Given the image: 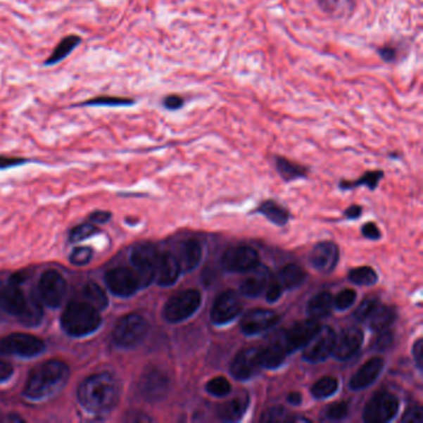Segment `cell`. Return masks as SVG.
<instances>
[{
	"label": "cell",
	"instance_id": "f1b7e54d",
	"mask_svg": "<svg viewBox=\"0 0 423 423\" xmlns=\"http://www.w3.org/2000/svg\"><path fill=\"white\" fill-rule=\"evenodd\" d=\"M305 272L303 268L294 263H289L287 266L281 268L278 272L277 283L284 289H294L299 287L305 281Z\"/></svg>",
	"mask_w": 423,
	"mask_h": 423
},
{
	"label": "cell",
	"instance_id": "9f6ffc18",
	"mask_svg": "<svg viewBox=\"0 0 423 423\" xmlns=\"http://www.w3.org/2000/svg\"><path fill=\"white\" fill-rule=\"evenodd\" d=\"M361 213H362L361 206H359V205H351V206H349L348 209L345 210L344 215L346 219L356 220L360 217Z\"/></svg>",
	"mask_w": 423,
	"mask_h": 423
},
{
	"label": "cell",
	"instance_id": "e575fe53",
	"mask_svg": "<svg viewBox=\"0 0 423 423\" xmlns=\"http://www.w3.org/2000/svg\"><path fill=\"white\" fill-rule=\"evenodd\" d=\"M136 103V101L126 97L117 96H99L94 99H87L80 106H92V107H130Z\"/></svg>",
	"mask_w": 423,
	"mask_h": 423
},
{
	"label": "cell",
	"instance_id": "b9f144b4",
	"mask_svg": "<svg viewBox=\"0 0 423 423\" xmlns=\"http://www.w3.org/2000/svg\"><path fill=\"white\" fill-rule=\"evenodd\" d=\"M287 419V411H286V408H282V406H273V408H268L266 412H263L261 422H284Z\"/></svg>",
	"mask_w": 423,
	"mask_h": 423
},
{
	"label": "cell",
	"instance_id": "ab89813d",
	"mask_svg": "<svg viewBox=\"0 0 423 423\" xmlns=\"http://www.w3.org/2000/svg\"><path fill=\"white\" fill-rule=\"evenodd\" d=\"M92 257H94V250L91 247L80 246L71 252L70 262L73 266H86L91 262Z\"/></svg>",
	"mask_w": 423,
	"mask_h": 423
},
{
	"label": "cell",
	"instance_id": "e0dca14e",
	"mask_svg": "<svg viewBox=\"0 0 423 423\" xmlns=\"http://www.w3.org/2000/svg\"><path fill=\"white\" fill-rule=\"evenodd\" d=\"M319 328H320V324H319L318 320L310 318L292 325L287 330L282 341L288 354L299 351V349H303L309 340L312 339L314 334L318 332Z\"/></svg>",
	"mask_w": 423,
	"mask_h": 423
},
{
	"label": "cell",
	"instance_id": "4316f807",
	"mask_svg": "<svg viewBox=\"0 0 423 423\" xmlns=\"http://www.w3.org/2000/svg\"><path fill=\"white\" fill-rule=\"evenodd\" d=\"M395 320H396V309L380 303L377 304L375 309L372 310L370 317L366 319V322H369L370 329L377 333L389 329Z\"/></svg>",
	"mask_w": 423,
	"mask_h": 423
},
{
	"label": "cell",
	"instance_id": "30bf717a",
	"mask_svg": "<svg viewBox=\"0 0 423 423\" xmlns=\"http://www.w3.org/2000/svg\"><path fill=\"white\" fill-rule=\"evenodd\" d=\"M68 292V282L56 270H47L42 274L37 284V296L49 308H58Z\"/></svg>",
	"mask_w": 423,
	"mask_h": 423
},
{
	"label": "cell",
	"instance_id": "d6a6232c",
	"mask_svg": "<svg viewBox=\"0 0 423 423\" xmlns=\"http://www.w3.org/2000/svg\"><path fill=\"white\" fill-rule=\"evenodd\" d=\"M258 211L263 216H266L267 219L270 220L272 224H274V225L284 226L287 224L288 219H289L287 210L277 204V203H274V201L262 203L260 208H258Z\"/></svg>",
	"mask_w": 423,
	"mask_h": 423
},
{
	"label": "cell",
	"instance_id": "d4e9b609",
	"mask_svg": "<svg viewBox=\"0 0 423 423\" xmlns=\"http://www.w3.org/2000/svg\"><path fill=\"white\" fill-rule=\"evenodd\" d=\"M248 405H250V400L245 393L242 396L235 397L230 401L220 405L216 410V413L217 417L224 422H237L245 416Z\"/></svg>",
	"mask_w": 423,
	"mask_h": 423
},
{
	"label": "cell",
	"instance_id": "7bdbcfd3",
	"mask_svg": "<svg viewBox=\"0 0 423 423\" xmlns=\"http://www.w3.org/2000/svg\"><path fill=\"white\" fill-rule=\"evenodd\" d=\"M349 413V406L346 403H336L330 405L325 410V416L330 421H341Z\"/></svg>",
	"mask_w": 423,
	"mask_h": 423
},
{
	"label": "cell",
	"instance_id": "6da1fadb",
	"mask_svg": "<svg viewBox=\"0 0 423 423\" xmlns=\"http://www.w3.org/2000/svg\"><path fill=\"white\" fill-rule=\"evenodd\" d=\"M120 384L110 372H99L86 377L80 384V406L91 415H106L115 410L120 401Z\"/></svg>",
	"mask_w": 423,
	"mask_h": 423
},
{
	"label": "cell",
	"instance_id": "9a60e30c",
	"mask_svg": "<svg viewBox=\"0 0 423 423\" xmlns=\"http://www.w3.org/2000/svg\"><path fill=\"white\" fill-rule=\"evenodd\" d=\"M242 312L240 297L235 291L227 289L220 293L214 301L210 312V319L215 325H225L235 320Z\"/></svg>",
	"mask_w": 423,
	"mask_h": 423
},
{
	"label": "cell",
	"instance_id": "7a4b0ae2",
	"mask_svg": "<svg viewBox=\"0 0 423 423\" xmlns=\"http://www.w3.org/2000/svg\"><path fill=\"white\" fill-rule=\"evenodd\" d=\"M70 375L66 362L58 359L44 361L29 372L23 393L32 401L46 400L66 386Z\"/></svg>",
	"mask_w": 423,
	"mask_h": 423
},
{
	"label": "cell",
	"instance_id": "11a10c76",
	"mask_svg": "<svg viewBox=\"0 0 423 423\" xmlns=\"http://www.w3.org/2000/svg\"><path fill=\"white\" fill-rule=\"evenodd\" d=\"M111 217H112V214L108 213V211H94V213H92V214L89 215V221H91V222H94V224L102 225V224L108 222V221L111 220Z\"/></svg>",
	"mask_w": 423,
	"mask_h": 423
},
{
	"label": "cell",
	"instance_id": "bcb514c9",
	"mask_svg": "<svg viewBox=\"0 0 423 423\" xmlns=\"http://www.w3.org/2000/svg\"><path fill=\"white\" fill-rule=\"evenodd\" d=\"M423 410L421 406H412L403 413V423H422Z\"/></svg>",
	"mask_w": 423,
	"mask_h": 423
},
{
	"label": "cell",
	"instance_id": "8d00e7d4",
	"mask_svg": "<svg viewBox=\"0 0 423 423\" xmlns=\"http://www.w3.org/2000/svg\"><path fill=\"white\" fill-rule=\"evenodd\" d=\"M99 227L96 226V224L89 221V222H84V224H80V225L75 226L72 230L70 231L68 239H70V241H71L72 244H77V242H81V241L91 239L92 236L99 234Z\"/></svg>",
	"mask_w": 423,
	"mask_h": 423
},
{
	"label": "cell",
	"instance_id": "c3c4849f",
	"mask_svg": "<svg viewBox=\"0 0 423 423\" xmlns=\"http://www.w3.org/2000/svg\"><path fill=\"white\" fill-rule=\"evenodd\" d=\"M283 288L277 282L268 284L266 288V299L270 303L277 302L279 298L282 297Z\"/></svg>",
	"mask_w": 423,
	"mask_h": 423
},
{
	"label": "cell",
	"instance_id": "8fae6325",
	"mask_svg": "<svg viewBox=\"0 0 423 423\" xmlns=\"http://www.w3.org/2000/svg\"><path fill=\"white\" fill-rule=\"evenodd\" d=\"M400 401L390 392H379L366 403L362 418L366 423H387L396 417Z\"/></svg>",
	"mask_w": 423,
	"mask_h": 423
},
{
	"label": "cell",
	"instance_id": "816d5d0a",
	"mask_svg": "<svg viewBox=\"0 0 423 423\" xmlns=\"http://www.w3.org/2000/svg\"><path fill=\"white\" fill-rule=\"evenodd\" d=\"M14 375V366L8 361L0 360V384L11 380Z\"/></svg>",
	"mask_w": 423,
	"mask_h": 423
},
{
	"label": "cell",
	"instance_id": "4dcf8cb0",
	"mask_svg": "<svg viewBox=\"0 0 423 423\" xmlns=\"http://www.w3.org/2000/svg\"><path fill=\"white\" fill-rule=\"evenodd\" d=\"M276 168L278 172L281 174L286 182H293L297 179L305 178L307 177V169L299 165L297 163L291 162L286 158H276Z\"/></svg>",
	"mask_w": 423,
	"mask_h": 423
},
{
	"label": "cell",
	"instance_id": "2e32d148",
	"mask_svg": "<svg viewBox=\"0 0 423 423\" xmlns=\"http://www.w3.org/2000/svg\"><path fill=\"white\" fill-rule=\"evenodd\" d=\"M279 322V317L271 309H252L241 320V330L245 335H258L271 329Z\"/></svg>",
	"mask_w": 423,
	"mask_h": 423
},
{
	"label": "cell",
	"instance_id": "91938a15",
	"mask_svg": "<svg viewBox=\"0 0 423 423\" xmlns=\"http://www.w3.org/2000/svg\"><path fill=\"white\" fill-rule=\"evenodd\" d=\"M6 422H25V419L20 417V416H18V415H9V416L6 418Z\"/></svg>",
	"mask_w": 423,
	"mask_h": 423
},
{
	"label": "cell",
	"instance_id": "836d02e7",
	"mask_svg": "<svg viewBox=\"0 0 423 423\" xmlns=\"http://www.w3.org/2000/svg\"><path fill=\"white\" fill-rule=\"evenodd\" d=\"M339 382L333 377H324L319 379L318 381L314 382L312 386V396L317 400H325L333 396L338 391Z\"/></svg>",
	"mask_w": 423,
	"mask_h": 423
},
{
	"label": "cell",
	"instance_id": "6f0895ef",
	"mask_svg": "<svg viewBox=\"0 0 423 423\" xmlns=\"http://www.w3.org/2000/svg\"><path fill=\"white\" fill-rule=\"evenodd\" d=\"M128 422H152L153 419L148 417L146 413L143 412H130L128 418H126Z\"/></svg>",
	"mask_w": 423,
	"mask_h": 423
},
{
	"label": "cell",
	"instance_id": "7c38bea8",
	"mask_svg": "<svg viewBox=\"0 0 423 423\" xmlns=\"http://www.w3.org/2000/svg\"><path fill=\"white\" fill-rule=\"evenodd\" d=\"M221 265L231 273L251 272L260 265V255L250 246H234L224 252Z\"/></svg>",
	"mask_w": 423,
	"mask_h": 423
},
{
	"label": "cell",
	"instance_id": "d6986e66",
	"mask_svg": "<svg viewBox=\"0 0 423 423\" xmlns=\"http://www.w3.org/2000/svg\"><path fill=\"white\" fill-rule=\"evenodd\" d=\"M261 369L257 348H248L241 351L234 358L230 365L231 375L240 381H246L256 377Z\"/></svg>",
	"mask_w": 423,
	"mask_h": 423
},
{
	"label": "cell",
	"instance_id": "7402d4cb",
	"mask_svg": "<svg viewBox=\"0 0 423 423\" xmlns=\"http://www.w3.org/2000/svg\"><path fill=\"white\" fill-rule=\"evenodd\" d=\"M180 273L182 270L177 256L172 253H159L154 276V281L158 283V286L170 287L178 281Z\"/></svg>",
	"mask_w": 423,
	"mask_h": 423
},
{
	"label": "cell",
	"instance_id": "db71d44e",
	"mask_svg": "<svg viewBox=\"0 0 423 423\" xmlns=\"http://www.w3.org/2000/svg\"><path fill=\"white\" fill-rule=\"evenodd\" d=\"M412 355L413 359L416 361V365H417L419 370H422L423 364V341L422 339H418L412 348Z\"/></svg>",
	"mask_w": 423,
	"mask_h": 423
},
{
	"label": "cell",
	"instance_id": "1f68e13d",
	"mask_svg": "<svg viewBox=\"0 0 423 423\" xmlns=\"http://www.w3.org/2000/svg\"><path fill=\"white\" fill-rule=\"evenodd\" d=\"M82 293H84V298L86 299V302L92 304L94 308L99 309V312L105 310L108 307V304H110L108 296L106 294L105 291L102 288L99 287L97 283H87L84 286Z\"/></svg>",
	"mask_w": 423,
	"mask_h": 423
},
{
	"label": "cell",
	"instance_id": "83f0119b",
	"mask_svg": "<svg viewBox=\"0 0 423 423\" xmlns=\"http://www.w3.org/2000/svg\"><path fill=\"white\" fill-rule=\"evenodd\" d=\"M334 299L332 297V294L329 292H320L314 296L308 304H307V315L308 318L319 319L325 318L329 315L332 309L334 307Z\"/></svg>",
	"mask_w": 423,
	"mask_h": 423
},
{
	"label": "cell",
	"instance_id": "60d3db41",
	"mask_svg": "<svg viewBox=\"0 0 423 423\" xmlns=\"http://www.w3.org/2000/svg\"><path fill=\"white\" fill-rule=\"evenodd\" d=\"M356 301V292L354 289H344L335 297L334 307L338 310H346L348 308H351L353 304L355 303Z\"/></svg>",
	"mask_w": 423,
	"mask_h": 423
},
{
	"label": "cell",
	"instance_id": "74e56055",
	"mask_svg": "<svg viewBox=\"0 0 423 423\" xmlns=\"http://www.w3.org/2000/svg\"><path fill=\"white\" fill-rule=\"evenodd\" d=\"M382 177H384V172H380V170H377V172H367L366 174H364L359 180H356V182H353V183L343 182V183H341V188L351 189L356 188V187H361V185H365V187L371 189V190H374V189L377 188L379 182L381 180Z\"/></svg>",
	"mask_w": 423,
	"mask_h": 423
},
{
	"label": "cell",
	"instance_id": "ba28073f",
	"mask_svg": "<svg viewBox=\"0 0 423 423\" xmlns=\"http://www.w3.org/2000/svg\"><path fill=\"white\" fill-rule=\"evenodd\" d=\"M158 257L159 252L152 244L144 242L133 247L131 252L132 270L139 279L141 288L148 287L154 282Z\"/></svg>",
	"mask_w": 423,
	"mask_h": 423
},
{
	"label": "cell",
	"instance_id": "f6af8a7d",
	"mask_svg": "<svg viewBox=\"0 0 423 423\" xmlns=\"http://www.w3.org/2000/svg\"><path fill=\"white\" fill-rule=\"evenodd\" d=\"M377 340L374 341V348L379 351H384L389 349L391 346L392 341H393V336H392L391 332H389V329L382 330V332H377Z\"/></svg>",
	"mask_w": 423,
	"mask_h": 423
},
{
	"label": "cell",
	"instance_id": "d590c367",
	"mask_svg": "<svg viewBox=\"0 0 423 423\" xmlns=\"http://www.w3.org/2000/svg\"><path fill=\"white\" fill-rule=\"evenodd\" d=\"M349 281L358 286H372L377 282V272L371 267H358L349 272Z\"/></svg>",
	"mask_w": 423,
	"mask_h": 423
},
{
	"label": "cell",
	"instance_id": "44dd1931",
	"mask_svg": "<svg viewBox=\"0 0 423 423\" xmlns=\"http://www.w3.org/2000/svg\"><path fill=\"white\" fill-rule=\"evenodd\" d=\"M384 366H385V361L382 358H372L370 360L366 361L365 364L351 377L349 382L351 390L360 391L370 386L371 384L377 381V377H380Z\"/></svg>",
	"mask_w": 423,
	"mask_h": 423
},
{
	"label": "cell",
	"instance_id": "681fc988",
	"mask_svg": "<svg viewBox=\"0 0 423 423\" xmlns=\"http://www.w3.org/2000/svg\"><path fill=\"white\" fill-rule=\"evenodd\" d=\"M29 162L27 159L24 158L16 157H0V170L9 169V168L20 167Z\"/></svg>",
	"mask_w": 423,
	"mask_h": 423
},
{
	"label": "cell",
	"instance_id": "277c9868",
	"mask_svg": "<svg viewBox=\"0 0 423 423\" xmlns=\"http://www.w3.org/2000/svg\"><path fill=\"white\" fill-rule=\"evenodd\" d=\"M63 332L72 338H84L96 333L102 325L99 310L87 302L75 301L66 305L60 319Z\"/></svg>",
	"mask_w": 423,
	"mask_h": 423
},
{
	"label": "cell",
	"instance_id": "f5cc1de1",
	"mask_svg": "<svg viewBox=\"0 0 423 423\" xmlns=\"http://www.w3.org/2000/svg\"><path fill=\"white\" fill-rule=\"evenodd\" d=\"M377 53H379V56L382 58V61H385V63H395V60H396L397 51L395 47H380V49L377 50Z\"/></svg>",
	"mask_w": 423,
	"mask_h": 423
},
{
	"label": "cell",
	"instance_id": "f907efd6",
	"mask_svg": "<svg viewBox=\"0 0 423 423\" xmlns=\"http://www.w3.org/2000/svg\"><path fill=\"white\" fill-rule=\"evenodd\" d=\"M362 236L369 240H379L381 239V231L374 222H367L362 227Z\"/></svg>",
	"mask_w": 423,
	"mask_h": 423
},
{
	"label": "cell",
	"instance_id": "ac0fdd59",
	"mask_svg": "<svg viewBox=\"0 0 423 423\" xmlns=\"http://www.w3.org/2000/svg\"><path fill=\"white\" fill-rule=\"evenodd\" d=\"M364 341V333L358 327H348L335 336L333 354L338 360H349L360 351Z\"/></svg>",
	"mask_w": 423,
	"mask_h": 423
},
{
	"label": "cell",
	"instance_id": "f546056e",
	"mask_svg": "<svg viewBox=\"0 0 423 423\" xmlns=\"http://www.w3.org/2000/svg\"><path fill=\"white\" fill-rule=\"evenodd\" d=\"M82 39L79 35H68L58 42V46L53 49V53L46 58L45 66H53L56 63H61L63 60L68 58L76 47L80 46Z\"/></svg>",
	"mask_w": 423,
	"mask_h": 423
},
{
	"label": "cell",
	"instance_id": "3957f363",
	"mask_svg": "<svg viewBox=\"0 0 423 423\" xmlns=\"http://www.w3.org/2000/svg\"><path fill=\"white\" fill-rule=\"evenodd\" d=\"M0 307L27 327H37L42 323L44 317L42 302L39 296L32 294L27 297L20 288V283L14 281L0 289Z\"/></svg>",
	"mask_w": 423,
	"mask_h": 423
},
{
	"label": "cell",
	"instance_id": "7dc6e473",
	"mask_svg": "<svg viewBox=\"0 0 423 423\" xmlns=\"http://www.w3.org/2000/svg\"><path fill=\"white\" fill-rule=\"evenodd\" d=\"M184 99L179 94H169L163 99V107L168 111H178L183 108Z\"/></svg>",
	"mask_w": 423,
	"mask_h": 423
},
{
	"label": "cell",
	"instance_id": "9c48e42d",
	"mask_svg": "<svg viewBox=\"0 0 423 423\" xmlns=\"http://www.w3.org/2000/svg\"><path fill=\"white\" fill-rule=\"evenodd\" d=\"M170 380L159 367L151 366L141 374L138 382V392L141 398L149 403H157L168 396Z\"/></svg>",
	"mask_w": 423,
	"mask_h": 423
},
{
	"label": "cell",
	"instance_id": "8992f818",
	"mask_svg": "<svg viewBox=\"0 0 423 423\" xmlns=\"http://www.w3.org/2000/svg\"><path fill=\"white\" fill-rule=\"evenodd\" d=\"M201 293L196 289H185L168 299L163 308V318L170 324H179L193 317L201 305Z\"/></svg>",
	"mask_w": 423,
	"mask_h": 423
},
{
	"label": "cell",
	"instance_id": "4fadbf2b",
	"mask_svg": "<svg viewBox=\"0 0 423 423\" xmlns=\"http://www.w3.org/2000/svg\"><path fill=\"white\" fill-rule=\"evenodd\" d=\"M105 283L115 297L128 298L141 289L136 273L128 267H115L106 273Z\"/></svg>",
	"mask_w": 423,
	"mask_h": 423
},
{
	"label": "cell",
	"instance_id": "5b68a950",
	"mask_svg": "<svg viewBox=\"0 0 423 423\" xmlns=\"http://www.w3.org/2000/svg\"><path fill=\"white\" fill-rule=\"evenodd\" d=\"M149 332V324L139 314H127L117 322L112 340L120 349H133L143 343Z\"/></svg>",
	"mask_w": 423,
	"mask_h": 423
},
{
	"label": "cell",
	"instance_id": "52a82bcc",
	"mask_svg": "<svg viewBox=\"0 0 423 423\" xmlns=\"http://www.w3.org/2000/svg\"><path fill=\"white\" fill-rule=\"evenodd\" d=\"M46 351L45 341L27 333H14L0 340V354L23 359H32Z\"/></svg>",
	"mask_w": 423,
	"mask_h": 423
},
{
	"label": "cell",
	"instance_id": "484cf974",
	"mask_svg": "<svg viewBox=\"0 0 423 423\" xmlns=\"http://www.w3.org/2000/svg\"><path fill=\"white\" fill-rule=\"evenodd\" d=\"M288 353L282 343H273L258 349V360L262 369L274 370L283 365Z\"/></svg>",
	"mask_w": 423,
	"mask_h": 423
},
{
	"label": "cell",
	"instance_id": "603a6c76",
	"mask_svg": "<svg viewBox=\"0 0 423 423\" xmlns=\"http://www.w3.org/2000/svg\"><path fill=\"white\" fill-rule=\"evenodd\" d=\"M177 258L182 272L188 273L194 271L203 260V247L196 240L193 239L187 240L180 247L179 256Z\"/></svg>",
	"mask_w": 423,
	"mask_h": 423
},
{
	"label": "cell",
	"instance_id": "5bb4252c",
	"mask_svg": "<svg viewBox=\"0 0 423 423\" xmlns=\"http://www.w3.org/2000/svg\"><path fill=\"white\" fill-rule=\"evenodd\" d=\"M334 330L330 327H320L313 338L309 340L303 349V359L310 364H319L327 360L334 349Z\"/></svg>",
	"mask_w": 423,
	"mask_h": 423
},
{
	"label": "cell",
	"instance_id": "ffe728a7",
	"mask_svg": "<svg viewBox=\"0 0 423 423\" xmlns=\"http://www.w3.org/2000/svg\"><path fill=\"white\" fill-rule=\"evenodd\" d=\"M339 260L338 246L333 242H322L313 248L309 256V261L317 271L330 273L334 271Z\"/></svg>",
	"mask_w": 423,
	"mask_h": 423
},
{
	"label": "cell",
	"instance_id": "f35d334b",
	"mask_svg": "<svg viewBox=\"0 0 423 423\" xmlns=\"http://www.w3.org/2000/svg\"><path fill=\"white\" fill-rule=\"evenodd\" d=\"M206 391L210 393L211 396L215 397H225L226 395L230 393L232 387L231 384L226 377H217L211 379L210 381L206 384Z\"/></svg>",
	"mask_w": 423,
	"mask_h": 423
},
{
	"label": "cell",
	"instance_id": "680465c9",
	"mask_svg": "<svg viewBox=\"0 0 423 423\" xmlns=\"http://www.w3.org/2000/svg\"><path fill=\"white\" fill-rule=\"evenodd\" d=\"M302 400L303 398H302V395L299 392H291L287 397L288 403H291V405H296V406L301 405Z\"/></svg>",
	"mask_w": 423,
	"mask_h": 423
},
{
	"label": "cell",
	"instance_id": "ee69618b",
	"mask_svg": "<svg viewBox=\"0 0 423 423\" xmlns=\"http://www.w3.org/2000/svg\"><path fill=\"white\" fill-rule=\"evenodd\" d=\"M377 304H379V302H377V299H375V298L365 299V301L356 308L355 312H354V318H355L358 322H366V319L370 317V314L372 313V310L375 309Z\"/></svg>",
	"mask_w": 423,
	"mask_h": 423
},
{
	"label": "cell",
	"instance_id": "cb8c5ba5",
	"mask_svg": "<svg viewBox=\"0 0 423 423\" xmlns=\"http://www.w3.org/2000/svg\"><path fill=\"white\" fill-rule=\"evenodd\" d=\"M270 281V272L267 268L260 267V265L253 270V274L245 278L241 283V293L245 297L255 298L261 296L265 292Z\"/></svg>",
	"mask_w": 423,
	"mask_h": 423
}]
</instances>
